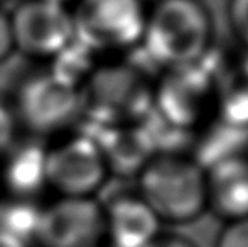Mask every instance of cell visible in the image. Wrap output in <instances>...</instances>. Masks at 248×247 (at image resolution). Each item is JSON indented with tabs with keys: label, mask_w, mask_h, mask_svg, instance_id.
Here are the masks:
<instances>
[{
	"label": "cell",
	"mask_w": 248,
	"mask_h": 247,
	"mask_svg": "<svg viewBox=\"0 0 248 247\" xmlns=\"http://www.w3.org/2000/svg\"><path fill=\"white\" fill-rule=\"evenodd\" d=\"M216 99L213 75L196 63L169 69L154 92L152 105L166 122L187 131L204 119Z\"/></svg>",
	"instance_id": "obj_7"
},
{
	"label": "cell",
	"mask_w": 248,
	"mask_h": 247,
	"mask_svg": "<svg viewBox=\"0 0 248 247\" xmlns=\"http://www.w3.org/2000/svg\"><path fill=\"white\" fill-rule=\"evenodd\" d=\"M216 247H248V217L230 220L219 234Z\"/></svg>",
	"instance_id": "obj_15"
},
{
	"label": "cell",
	"mask_w": 248,
	"mask_h": 247,
	"mask_svg": "<svg viewBox=\"0 0 248 247\" xmlns=\"http://www.w3.org/2000/svg\"><path fill=\"white\" fill-rule=\"evenodd\" d=\"M206 203L228 220L248 217V158L233 154L204 169Z\"/></svg>",
	"instance_id": "obj_10"
},
{
	"label": "cell",
	"mask_w": 248,
	"mask_h": 247,
	"mask_svg": "<svg viewBox=\"0 0 248 247\" xmlns=\"http://www.w3.org/2000/svg\"><path fill=\"white\" fill-rule=\"evenodd\" d=\"M44 161L46 151L31 146L14 152L9 166H7L5 180L17 193H32L46 183L44 176Z\"/></svg>",
	"instance_id": "obj_13"
},
{
	"label": "cell",
	"mask_w": 248,
	"mask_h": 247,
	"mask_svg": "<svg viewBox=\"0 0 248 247\" xmlns=\"http://www.w3.org/2000/svg\"><path fill=\"white\" fill-rule=\"evenodd\" d=\"M154 92L130 66H105L81 88V110L100 125L137 124L150 110Z\"/></svg>",
	"instance_id": "obj_3"
},
{
	"label": "cell",
	"mask_w": 248,
	"mask_h": 247,
	"mask_svg": "<svg viewBox=\"0 0 248 247\" xmlns=\"http://www.w3.org/2000/svg\"><path fill=\"white\" fill-rule=\"evenodd\" d=\"M16 49L27 56L56 58L75 41L73 14L64 3L26 0L10 17Z\"/></svg>",
	"instance_id": "obj_8"
},
{
	"label": "cell",
	"mask_w": 248,
	"mask_h": 247,
	"mask_svg": "<svg viewBox=\"0 0 248 247\" xmlns=\"http://www.w3.org/2000/svg\"><path fill=\"white\" fill-rule=\"evenodd\" d=\"M81 112V88L56 71L27 80L17 99V115L24 127L36 134L61 131Z\"/></svg>",
	"instance_id": "obj_5"
},
{
	"label": "cell",
	"mask_w": 248,
	"mask_h": 247,
	"mask_svg": "<svg viewBox=\"0 0 248 247\" xmlns=\"http://www.w3.org/2000/svg\"><path fill=\"white\" fill-rule=\"evenodd\" d=\"M108 166L92 135H78L46 151V183L62 197H92L107 180Z\"/></svg>",
	"instance_id": "obj_9"
},
{
	"label": "cell",
	"mask_w": 248,
	"mask_h": 247,
	"mask_svg": "<svg viewBox=\"0 0 248 247\" xmlns=\"http://www.w3.org/2000/svg\"><path fill=\"white\" fill-rule=\"evenodd\" d=\"M105 235V210L92 197H62L39 212L34 224L41 247H100Z\"/></svg>",
	"instance_id": "obj_6"
},
{
	"label": "cell",
	"mask_w": 248,
	"mask_h": 247,
	"mask_svg": "<svg viewBox=\"0 0 248 247\" xmlns=\"http://www.w3.org/2000/svg\"><path fill=\"white\" fill-rule=\"evenodd\" d=\"M145 19L144 0H79L75 41L90 51L127 49L142 41Z\"/></svg>",
	"instance_id": "obj_4"
},
{
	"label": "cell",
	"mask_w": 248,
	"mask_h": 247,
	"mask_svg": "<svg viewBox=\"0 0 248 247\" xmlns=\"http://www.w3.org/2000/svg\"><path fill=\"white\" fill-rule=\"evenodd\" d=\"M51 2H59V3H64L66 0H51Z\"/></svg>",
	"instance_id": "obj_20"
},
{
	"label": "cell",
	"mask_w": 248,
	"mask_h": 247,
	"mask_svg": "<svg viewBox=\"0 0 248 247\" xmlns=\"http://www.w3.org/2000/svg\"><path fill=\"white\" fill-rule=\"evenodd\" d=\"M17 119L9 109L0 105V152H5L12 148L16 139Z\"/></svg>",
	"instance_id": "obj_16"
},
{
	"label": "cell",
	"mask_w": 248,
	"mask_h": 247,
	"mask_svg": "<svg viewBox=\"0 0 248 247\" xmlns=\"http://www.w3.org/2000/svg\"><path fill=\"white\" fill-rule=\"evenodd\" d=\"M213 41V22L201 0H157L147 9L142 46L167 69L201 63Z\"/></svg>",
	"instance_id": "obj_1"
},
{
	"label": "cell",
	"mask_w": 248,
	"mask_h": 247,
	"mask_svg": "<svg viewBox=\"0 0 248 247\" xmlns=\"http://www.w3.org/2000/svg\"><path fill=\"white\" fill-rule=\"evenodd\" d=\"M145 247H194L193 242L179 235H157L154 241H150Z\"/></svg>",
	"instance_id": "obj_18"
},
{
	"label": "cell",
	"mask_w": 248,
	"mask_h": 247,
	"mask_svg": "<svg viewBox=\"0 0 248 247\" xmlns=\"http://www.w3.org/2000/svg\"><path fill=\"white\" fill-rule=\"evenodd\" d=\"M0 247H27V246L22 241V237H19V235L3 229V231H0Z\"/></svg>",
	"instance_id": "obj_19"
},
{
	"label": "cell",
	"mask_w": 248,
	"mask_h": 247,
	"mask_svg": "<svg viewBox=\"0 0 248 247\" xmlns=\"http://www.w3.org/2000/svg\"><path fill=\"white\" fill-rule=\"evenodd\" d=\"M101 149L108 169L118 173H139L154 156V144L147 129L137 124L101 125L98 137H93Z\"/></svg>",
	"instance_id": "obj_12"
},
{
	"label": "cell",
	"mask_w": 248,
	"mask_h": 247,
	"mask_svg": "<svg viewBox=\"0 0 248 247\" xmlns=\"http://www.w3.org/2000/svg\"><path fill=\"white\" fill-rule=\"evenodd\" d=\"M103 210L113 247H145L159 235V217L139 195L115 198Z\"/></svg>",
	"instance_id": "obj_11"
},
{
	"label": "cell",
	"mask_w": 248,
	"mask_h": 247,
	"mask_svg": "<svg viewBox=\"0 0 248 247\" xmlns=\"http://www.w3.org/2000/svg\"><path fill=\"white\" fill-rule=\"evenodd\" d=\"M16 49L14 46V36H12V24L10 17L0 10V61L9 58V54Z\"/></svg>",
	"instance_id": "obj_17"
},
{
	"label": "cell",
	"mask_w": 248,
	"mask_h": 247,
	"mask_svg": "<svg viewBox=\"0 0 248 247\" xmlns=\"http://www.w3.org/2000/svg\"><path fill=\"white\" fill-rule=\"evenodd\" d=\"M139 197L159 220H194L208 207L204 168L177 152L154 154L139 171Z\"/></svg>",
	"instance_id": "obj_2"
},
{
	"label": "cell",
	"mask_w": 248,
	"mask_h": 247,
	"mask_svg": "<svg viewBox=\"0 0 248 247\" xmlns=\"http://www.w3.org/2000/svg\"><path fill=\"white\" fill-rule=\"evenodd\" d=\"M228 20L238 41L248 48V0H228Z\"/></svg>",
	"instance_id": "obj_14"
}]
</instances>
